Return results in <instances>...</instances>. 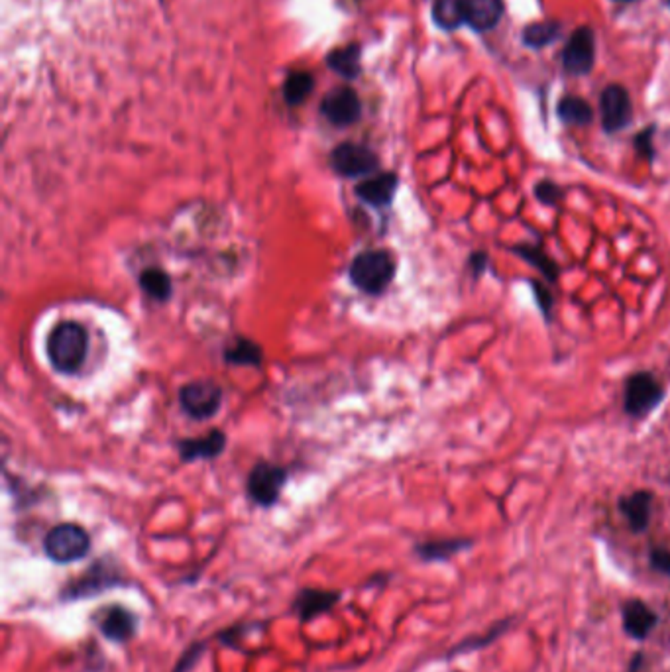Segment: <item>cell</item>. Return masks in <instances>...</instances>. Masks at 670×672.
<instances>
[{
	"instance_id": "obj_1",
	"label": "cell",
	"mask_w": 670,
	"mask_h": 672,
	"mask_svg": "<svg viewBox=\"0 0 670 672\" xmlns=\"http://www.w3.org/2000/svg\"><path fill=\"white\" fill-rule=\"evenodd\" d=\"M126 576L119 562L113 557H103L95 560L87 570L81 572L79 576L71 578L69 582L59 590V599L66 604L83 602L97 596H103L111 590L124 588Z\"/></svg>"
},
{
	"instance_id": "obj_2",
	"label": "cell",
	"mask_w": 670,
	"mask_h": 672,
	"mask_svg": "<svg viewBox=\"0 0 670 672\" xmlns=\"http://www.w3.org/2000/svg\"><path fill=\"white\" fill-rule=\"evenodd\" d=\"M89 334L79 323H59L48 339V358L61 374H75L85 364Z\"/></svg>"
},
{
	"instance_id": "obj_3",
	"label": "cell",
	"mask_w": 670,
	"mask_h": 672,
	"mask_svg": "<svg viewBox=\"0 0 670 672\" xmlns=\"http://www.w3.org/2000/svg\"><path fill=\"white\" fill-rule=\"evenodd\" d=\"M348 276L360 292L378 295L386 292V287L393 281L395 260L386 250L362 252L352 260Z\"/></svg>"
},
{
	"instance_id": "obj_4",
	"label": "cell",
	"mask_w": 670,
	"mask_h": 672,
	"mask_svg": "<svg viewBox=\"0 0 670 672\" xmlns=\"http://www.w3.org/2000/svg\"><path fill=\"white\" fill-rule=\"evenodd\" d=\"M43 552L56 565H74L90 552V535L77 523H59L43 537Z\"/></svg>"
},
{
	"instance_id": "obj_5",
	"label": "cell",
	"mask_w": 670,
	"mask_h": 672,
	"mask_svg": "<svg viewBox=\"0 0 670 672\" xmlns=\"http://www.w3.org/2000/svg\"><path fill=\"white\" fill-rule=\"evenodd\" d=\"M665 387L649 371H637L626 379L623 387V411L631 419H645L663 403Z\"/></svg>"
},
{
	"instance_id": "obj_6",
	"label": "cell",
	"mask_w": 670,
	"mask_h": 672,
	"mask_svg": "<svg viewBox=\"0 0 670 672\" xmlns=\"http://www.w3.org/2000/svg\"><path fill=\"white\" fill-rule=\"evenodd\" d=\"M93 623L106 641L129 645L140 631V615L122 604H106L93 613Z\"/></svg>"
},
{
	"instance_id": "obj_7",
	"label": "cell",
	"mask_w": 670,
	"mask_h": 672,
	"mask_svg": "<svg viewBox=\"0 0 670 672\" xmlns=\"http://www.w3.org/2000/svg\"><path fill=\"white\" fill-rule=\"evenodd\" d=\"M179 402L183 411L193 419H209L221 410L222 389L213 381H193L181 389Z\"/></svg>"
},
{
	"instance_id": "obj_8",
	"label": "cell",
	"mask_w": 670,
	"mask_h": 672,
	"mask_svg": "<svg viewBox=\"0 0 670 672\" xmlns=\"http://www.w3.org/2000/svg\"><path fill=\"white\" fill-rule=\"evenodd\" d=\"M287 472L276 465L261 462L248 476V496L253 504L261 507L274 505L285 486Z\"/></svg>"
},
{
	"instance_id": "obj_9",
	"label": "cell",
	"mask_w": 670,
	"mask_h": 672,
	"mask_svg": "<svg viewBox=\"0 0 670 672\" xmlns=\"http://www.w3.org/2000/svg\"><path fill=\"white\" fill-rule=\"evenodd\" d=\"M342 599L340 590L301 588L292 602V613L301 623H309L316 617L332 612Z\"/></svg>"
},
{
	"instance_id": "obj_10",
	"label": "cell",
	"mask_w": 670,
	"mask_h": 672,
	"mask_svg": "<svg viewBox=\"0 0 670 672\" xmlns=\"http://www.w3.org/2000/svg\"><path fill=\"white\" fill-rule=\"evenodd\" d=\"M331 166L342 177H362L378 168V156L366 146L347 142L332 152Z\"/></svg>"
},
{
	"instance_id": "obj_11",
	"label": "cell",
	"mask_w": 670,
	"mask_h": 672,
	"mask_svg": "<svg viewBox=\"0 0 670 672\" xmlns=\"http://www.w3.org/2000/svg\"><path fill=\"white\" fill-rule=\"evenodd\" d=\"M600 111L605 132L615 134L626 129L633 118V106L627 90L619 85H610L608 89H604Z\"/></svg>"
},
{
	"instance_id": "obj_12",
	"label": "cell",
	"mask_w": 670,
	"mask_h": 672,
	"mask_svg": "<svg viewBox=\"0 0 670 672\" xmlns=\"http://www.w3.org/2000/svg\"><path fill=\"white\" fill-rule=\"evenodd\" d=\"M596 42L590 28H578L563 51V66L570 75H586L594 67Z\"/></svg>"
},
{
	"instance_id": "obj_13",
	"label": "cell",
	"mask_w": 670,
	"mask_h": 672,
	"mask_svg": "<svg viewBox=\"0 0 670 672\" xmlns=\"http://www.w3.org/2000/svg\"><path fill=\"white\" fill-rule=\"evenodd\" d=\"M360 98L348 87H339L324 97L321 111L334 126H350L360 118Z\"/></svg>"
},
{
	"instance_id": "obj_14",
	"label": "cell",
	"mask_w": 670,
	"mask_h": 672,
	"mask_svg": "<svg viewBox=\"0 0 670 672\" xmlns=\"http://www.w3.org/2000/svg\"><path fill=\"white\" fill-rule=\"evenodd\" d=\"M653 494L649 489H637L629 496H623L618 507L619 513L626 517L629 529L633 533H645L651 525V515H653Z\"/></svg>"
},
{
	"instance_id": "obj_15",
	"label": "cell",
	"mask_w": 670,
	"mask_h": 672,
	"mask_svg": "<svg viewBox=\"0 0 670 672\" xmlns=\"http://www.w3.org/2000/svg\"><path fill=\"white\" fill-rule=\"evenodd\" d=\"M623 631L637 641H645L658 621L657 613L641 599H627L621 607Z\"/></svg>"
},
{
	"instance_id": "obj_16",
	"label": "cell",
	"mask_w": 670,
	"mask_h": 672,
	"mask_svg": "<svg viewBox=\"0 0 670 672\" xmlns=\"http://www.w3.org/2000/svg\"><path fill=\"white\" fill-rule=\"evenodd\" d=\"M397 191V176L395 174H379L370 177L356 187V193L362 201L376 208L389 207L393 201Z\"/></svg>"
},
{
	"instance_id": "obj_17",
	"label": "cell",
	"mask_w": 670,
	"mask_h": 672,
	"mask_svg": "<svg viewBox=\"0 0 670 672\" xmlns=\"http://www.w3.org/2000/svg\"><path fill=\"white\" fill-rule=\"evenodd\" d=\"M502 0H466V24L476 32L492 30L502 20Z\"/></svg>"
},
{
	"instance_id": "obj_18",
	"label": "cell",
	"mask_w": 670,
	"mask_h": 672,
	"mask_svg": "<svg viewBox=\"0 0 670 672\" xmlns=\"http://www.w3.org/2000/svg\"><path fill=\"white\" fill-rule=\"evenodd\" d=\"M472 547L470 539H437V541H425L415 544V555H417L423 562H445L452 557H456L458 552L468 551Z\"/></svg>"
},
{
	"instance_id": "obj_19",
	"label": "cell",
	"mask_w": 670,
	"mask_h": 672,
	"mask_svg": "<svg viewBox=\"0 0 670 672\" xmlns=\"http://www.w3.org/2000/svg\"><path fill=\"white\" fill-rule=\"evenodd\" d=\"M511 252L523 262H527L529 266L535 268L539 274H542V277L550 281V284H555V281L558 279L560 276L558 263L552 260L549 254L542 250V246H539V244L523 242V244H518V246H511Z\"/></svg>"
},
{
	"instance_id": "obj_20",
	"label": "cell",
	"mask_w": 670,
	"mask_h": 672,
	"mask_svg": "<svg viewBox=\"0 0 670 672\" xmlns=\"http://www.w3.org/2000/svg\"><path fill=\"white\" fill-rule=\"evenodd\" d=\"M224 442H226V437L221 431H213L201 439L181 441L179 442L181 458L187 462H193L199 458H214L224 450Z\"/></svg>"
},
{
	"instance_id": "obj_21",
	"label": "cell",
	"mask_w": 670,
	"mask_h": 672,
	"mask_svg": "<svg viewBox=\"0 0 670 672\" xmlns=\"http://www.w3.org/2000/svg\"><path fill=\"white\" fill-rule=\"evenodd\" d=\"M432 18L442 30H456L466 22V0H434Z\"/></svg>"
},
{
	"instance_id": "obj_22",
	"label": "cell",
	"mask_w": 670,
	"mask_h": 672,
	"mask_svg": "<svg viewBox=\"0 0 670 672\" xmlns=\"http://www.w3.org/2000/svg\"><path fill=\"white\" fill-rule=\"evenodd\" d=\"M558 116L560 121L574 126H588L592 122L594 113L592 106L588 105L580 97H565L558 103Z\"/></svg>"
},
{
	"instance_id": "obj_23",
	"label": "cell",
	"mask_w": 670,
	"mask_h": 672,
	"mask_svg": "<svg viewBox=\"0 0 670 672\" xmlns=\"http://www.w3.org/2000/svg\"><path fill=\"white\" fill-rule=\"evenodd\" d=\"M140 285L144 292H146L150 297L158 299V301H168V299L171 297V292H174L171 277L164 270H158V268L144 270L140 276Z\"/></svg>"
},
{
	"instance_id": "obj_24",
	"label": "cell",
	"mask_w": 670,
	"mask_h": 672,
	"mask_svg": "<svg viewBox=\"0 0 670 672\" xmlns=\"http://www.w3.org/2000/svg\"><path fill=\"white\" fill-rule=\"evenodd\" d=\"M510 625H511V621L507 620L503 623L494 625V629H490L486 635H482V637H479V635H476V637H470V639L460 641L456 645V647H452L448 651V657L452 659V657H456V655H464V652H470V651H478V649H482V647H487V645H492L495 639H500L502 635L507 629H510Z\"/></svg>"
},
{
	"instance_id": "obj_25",
	"label": "cell",
	"mask_w": 670,
	"mask_h": 672,
	"mask_svg": "<svg viewBox=\"0 0 670 672\" xmlns=\"http://www.w3.org/2000/svg\"><path fill=\"white\" fill-rule=\"evenodd\" d=\"M360 50L350 45V48L334 50L329 56V66L344 77H356L360 74Z\"/></svg>"
},
{
	"instance_id": "obj_26",
	"label": "cell",
	"mask_w": 670,
	"mask_h": 672,
	"mask_svg": "<svg viewBox=\"0 0 670 672\" xmlns=\"http://www.w3.org/2000/svg\"><path fill=\"white\" fill-rule=\"evenodd\" d=\"M557 35H558L557 22H539L525 28L523 42L527 43L529 48H545V45L555 40Z\"/></svg>"
},
{
	"instance_id": "obj_27",
	"label": "cell",
	"mask_w": 670,
	"mask_h": 672,
	"mask_svg": "<svg viewBox=\"0 0 670 672\" xmlns=\"http://www.w3.org/2000/svg\"><path fill=\"white\" fill-rule=\"evenodd\" d=\"M313 89V79L307 75V74H293L289 75V79L285 81V87H284V95H285V101L289 105H299L303 103L307 97H309Z\"/></svg>"
},
{
	"instance_id": "obj_28",
	"label": "cell",
	"mask_w": 670,
	"mask_h": 672,
	"mask_svg": "<svg viewBox=\"0 0 670 672\" xmlns=\"http://www.w3.org/2000/svg\"><path fill=\"white\" fill-rule=\"evenodd\" d=\"M226 360L232 362V364L256 366L261 360V350L250 340H238L234 342V347L226 350Z\"/></svg>"
},
{
	"instance_id": "obj_29",
	"label": "cell",
	"mask_w": 670,
	"mask_h": 672,
	"mask_svg": "<svg viewBox=\"0 0 670 672\" xmlns=\"http://www.w3.org/2000/svg\"><path fill=\"white\" fill-rule=\"evenodd\" d=\"M205 651H206L205 641H195V643L189 645V647L181 652V657L177 659L174 672H191L199 665V662H201Z\"/></svg>"
},
{
	"instance_id": "obj_30",
	"label": "cell",
	"mask_w": 670,
	"mask_h": 672,
	"mask_svg": "<svg viewBox=\"0 0 670 672\" xmlns=\"http://www.w3.org/2000/svg\"><path fill=\"white\" fill-rule=\"evenodd\" d=\"M533 193H535L537 201L545 207H557L565 197L563 189H560L555 181H549V179L539 181L535 189H533Z\"/></svg>"
},
{
	"instance_id": "obj_31",
	"label": "cell",
	"mask_w": 670,
	"mask_h": 672,
	"mask_svg": "<svg viewBox=\"0 0 670 672\" xmlns=\"http://www.w3.org/2000/svg\"><path fill=\"white\" fill-rule=\"evenodd\" d=\"M533 287V295H535V301L539 305V311L545 316L547 323L552 321V309H555V297L549 292V289L539 284V281H529Z\"/></svg>"
},
{
	"instance_id": "obj_32",
	"label": "cell",
	"mask_w": 670,
	"mask_h": 672,
	"mask_svg": "<svg viewBox=\"0 0 670 672\" xmlns=\"http://www.w3.org/2000/svg\"><path fill=\"white\" fill-rule=\"evenodd\" d=\"M258 625H261V623L246 621V623L232 625V628H229V629H224L222 633H219V641H222V645H226V647L237 649V645H238V641L244 639V635L252 633L253 628H258Z\"/></svg>"
},
{
	"instance_id": "obj_33",
	"label": "cell",
	"mask_w": 670,
	"mask_h": 672,
	"mask_svg": "<svg viewBox=\"0 0 670 672\" xmlns=\"http://www.w3.org/2000/svg\"><path fill=\"white\" fill-rule=\"evenodd\" d=\"M649 562L657 572L665 576H670V551L663 547H655L649 552Z\"/></svg>"
},
{
	"instance_id": "obj_34",
	"label": "cell",
	"mask_w": 670,
	"mask_h": 672,
	"mask_svg": "<svg viewBox=\"0 0 670 672\" xmlns=\"http://www.w3.org/2000/svg\"><path fill=\"white\" fill-rule=\"evenodd\" d=\"M653 134L655 129H647L643 130L637 138H635V150L639 152L641 158H645L649 161L655 160V148H653Z\"/></svg>"
},
{
	"instance_id": "obj_35",
	"label": "cell",
	"mask_w": 670,
	"mask_h": 672,
	"mask_svg": "<svg viewBox=\"0 0 670 672\" xmlns=\"http://www.w3.org/2000/svg\"><path fill=\"white\" fill-rule=\"evenodd\" d=\"M487 266H490V256L487 252H472L468 258V270L474 277H482L486 274Z\"/></svg>"
},
{
	"instance_id": "obj_36",
	"label": "cell",
	"mask_w": 670,
	"mask_h": 672,
	"mask_svg": "<svg viewBox=\"0 0 670 672\" xmlns=\"http://www.w3.org/2000/svg\"><path fill=\"white\" fill-rule=\"evenodd\" d=\"M621 3H633V0H621Z\"/></svg>"
},
{
	"instance_id": "obj_37",
	"label": "cell",
	"mask_w": 670,
	"mask_h": 672,
	"mask_svg": "<svg viewBox=\"0 0 670 672\" xmlns=\"http://www.w3.org/2000/svg\"><path fill=\"white\" fill-rule=\"evenodd\" d=\"M668 4H670V0H668Z\"/></svg>"
}]
</instances>
